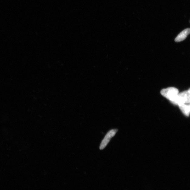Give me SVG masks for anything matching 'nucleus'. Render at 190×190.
<instances>
[{"label": "nucleus", "mask_w": 190, "mask_h": 190, "mask_svg": "<svg viewBox=\"0 0 190 190\" xmlns=\"http://www.w3.org/2000/svg\"><path fill=\"white\" fill-rule=\"evenodd\" d=\"M174 105H179L183 103H190V93L188 90L179 93L173 101L171 102Z\"/></svg>", "instance_id": "nucleus-1"}, {"label": "nucleus", "mask_w": 190, "mask_h": 190, "mask_svg": "<svg viewBox=\"0 0 190 190\" xmlns=\"http://www.w3.org/2000/svg\"><path fill=\"white\" fill-rule=\"evenodd\" d=\"M179 93V90L175 87H168L161 90V93L162 96L172 102L176 98Z\"/></svg>", "instance_id": "nucleus-2"}, {"label": "nucleus", "mask_w": 190, "mask_h": 190, "mask_svg": "<svg viewBox=\"0 0 190 190\" xmlns=\"http://www.w3.org/2000/svg\"><path fill=\"white\" fill-rule=\"evenodd\" d=\"M117 131L118 130L117 129H112L107 132L101 143L100 146V150H103L105 148L112 138L116 134Z\"/></svg>", "instance_id": "nucleus-3"}, {"label": "nucleus", "mask_w": 190, "mask_h": 190, "mask_svg": "<svg viewBox=\"0 0 190 190\" xmlns=\"http://www.w3.org/2000/svg\"><path fill=\"white\" fill-rule=\"evenodd\" d=\"M190 34V28H187L182 31L176 37L175 41L176 42L182 41L187 38L188 35Z\"/></svg>", "instance_id": "nucleus-4"}, {"label": "nucleus", "mask_w": 190, "mask_h": 190, "mask_svg": "<svg viewBox=\"0 0 190 190\" xmlns=\"http://www.w3.org/2000/svg\"><path fill=\"white\" fill-rule=\"evenodd\" d=\"M178 106L183 114L185 116L188 117L190 113L189 106L185 103L181 104Z\"/></svg>", "instance_id": "nucleus-5"}, {"label": "nucleus", "mask_w": 190, "mask_h": 190, "mask_svg": "<svg viewBox=\"0 0 190 190\" xmlns=\"http://www.w3.org/2000/svg\"><path fill=\"white\" fill-rule=\"evenodd\" d=\"M188 92H189V93H190V88H189V89L188 90Z\"/></svg>", "instance_id": "nucleus-6"}, {"label": "nucleus", "mask_w": 190, "mask_h": 190, "mask_svg": "<svg viewBox=\"0 0 190 190\" xmlns=\"http://www.w3.org/2000/svg\"><path fill=\"white\" fill-rule=\"evenodd\" d=\"M189 107H190V105H189Z\"/></svg>", "instance_id": "nucleus-7"}]
</instances>
